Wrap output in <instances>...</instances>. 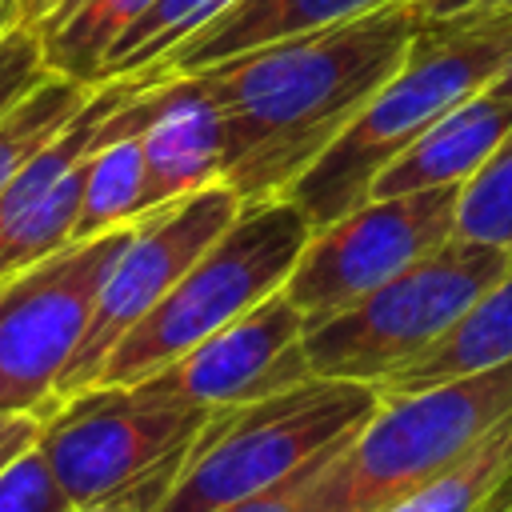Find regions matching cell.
<instances>
[{"mask_svg":"<svg viewBox=\"0 0 512 512\" xmlns=\"http://www.w3.org/2000/svg\"><path fill=\"white\" fill-rule=\"evenodd\" d=\"M16 20H24V8H20V0H12V4L0 12V32H4V28H12Z\"/></svg>","mask_w":512,"mask_h":512,"instance_id":"f546056e","label":"cell"},{"mask_svg":"<svg viewBox=\"0 0 512 512\" xmlns=\"http://www.w3.org/2000/svg\"><path fill=\"white\" fill-rule=\"evenodd\" d=\"M308 236L312 224L288 196L244 204L240 216L164 292V300L120 336L96 384H140L272 292H280Z\"/></svg>","mask_w":512,"mask_h":512,"instance_id":"5b68a950","label":"cell"},{"mask_svg":"<svg viewBox=\"0 0 512 512\" xmlns=\"http://www.w3.org/2000/svg\"><path fill=\"white\" fill-rule=\"evenodd\" d=\"M504 416H512V360L388 396L316 472L312 512H384L468 456Z\"/></svg>","mask_w":512,"mask_h":512,"instance_id":"277c9868","label":"cell"},{"mask_svg":"<svg viewBox=\"0 0 512 512\" xmlns=\"http://www.w3.org/2000/svg\"><path fill=\"white\" fill-rule=\"evenodd\" d=\"M348 436H352V432H348ZM348 436H344V440H348ZM344 440H336L328 452H320L312 464H304L292 480H284V484H276V488H268V492H260V496L236 500V504H228V508H216V512H312V480H316V472L332 460V452H336Z\"/></svg>","mask_w":512,"mask_h":512,"instance_id":"cb8c5ba5","label":"cell"},{"mask_svg":"<svg viewBox=\"0 0 512 512\" xmlns=\"http://www.w3.org/2000/svg\"><path fill=\"white\" fill-rule=\"evenodd\" d=\"M52 4H56V0H52Z\"/></svg>","mask_w":512,"mask_h":512,"instance_id":"d6a6232c","label":"cell"},{"mask_svg":"<svg viewBox=\"0 0 512 512\" xmlns=\"http://www.w3.org/2000/svg\"><path fill=\"white\" fill-rule=\"evenodd\" d=\"M416 36V0H396L192 72L220 112V180L240 204L284 196L408 60Z\"/></svg>","mask_w":512,"mask_h":512,"instance_id":"6da1fadb","label":"cell"},{"mask_svg":"<svg viewBox=\"0 0 512 512\" xmlns=\"http://www.w3.org/2000/svg\"><path fill=\"white\" fill-rule=\"evenodd\" d=\"M460 184L364 200L348 216L316 228L284 284L304 328L352 308L372 288L452 240Z\"/></svg>","mask_w":512,"mask_h":512,"instance_id":"9c48e42d","label":"cell"},{"mask_svg":"<svg viewBox=\"0 0 512 512\" xmlns=\"http://www.w3.org/2000/svg\"><path fill=\"white\" fill-rule=\"evenodd\" d=\"M8 4H12V0H0V12H4V8H8Z\"/></svg>","mask_w":512,"mask_h":512,"instance_id":"1f68e13d","label":"cell"},{"mask_svg":"<svg viewBox=\"0 0 512 512\" xmlns=\"http://www.w3.org/2000/svg\"><path fill=\"white\" fill-rule=\"evenodd\" d=\"M96 84L44 72L12 108L0 112V192L8 180L84 108Z\"/></svg>","mask_w":512,"mask_h":512,"instance_id":"ac0fdd59","label":"cell"},{"mask_svg":"<svg viewBox=\"0 0 512 512\" xmlns=\"http://www.w3.org/2000/svg\"><path fill=\"white\" fill-rule=\"evenodd\" d=\"M44 56H40V36L28 20H16L12 28L0 32V112L12 108L40 76H44Z\"/></svg>","mask_w":512,"mask_h":512,"instance_id":"603a6c76","label":"cell"},{"mask_svg":"<svg viewBox=\"0 0 512 512\" xmlns=\"http://www.w3.org/2000/svg\"><path fill=\"white\" fill-rule=\"evenodd\" d=\"M504 272L512 248L476 240H444L352 308L304 328L312 376L376 384L424 356Z\"/></svg>","mask_w":512,"mask_h":512,"instance_id":"8992f818","label":"cell"},{"mask_svg":"<svg viewBox=\"0 0 512 512\" xmlns=\"http://www.w3.org/2000/svg\"><path fill=\"white\" fill-rule=\"evenodd\" d=\"M140 132H120V136L100 132L96 136V148L84 164V192H80V216H76L72 240H88V236H100L108 228H120V224H132L136 216H144Z\"/></svg>","mask_w":512,"mask_h":512,"instance_id":"e0dca14e","label":"cell"},{"mask_svg":"<svg viewBox=\"0 0 512 512\" xmlns=\"http://www.w3.org/2000/svg\"><path fill=\"white\" fill-rule=\"evenodd\" d=\"M480 12H508V16H512V0H492V4L472 8V12H460V16H480ZM432 24H436V20H432Z\"/></svg>","mask_w":512,"mask_h":512,"instance_id":"4dcf8cb0","label":"cell"},{"mask_svg":"<svg viewBox=\"0 0 512 512\" xmlns=\"http://www.w3.org/2000/svg\"><path fill=\"white\" fill-rule=\"evenodd\" d=\"M308 376L312 368L304 356V316L280 288L176 356L156 376L140 380V388L204 408H232L296 388Z\"/></svg>","mask_w":512,"mask_h":512,"instance_id":"8fae6325","label":"cell"},{"mask_svg":"<svg viewBox=\"0 0 512 512\" xmlns=\"http://www.w3.org/2000/svg\"><path fill=\"white\" fill-rule=\"evenodd\" d=\"M508 472H512V416H504L468 456H460L452 468L424 480L416 492L388 504L384 512H476Z\"/></svg>","mask_w":512,"mask_h":512,"instance_id":"ffe728a7","label":"cell"},{"mask_svg":"<svg viewBox=\"0 0 512 512\" xmlns=\"http://www.w3.org/2000/svg\"><path fill=\"white\" fill-rule=\"evenodd\" d=\"M488 92H496V96H504V100H512V56L500 64V72L492 76V84H488Z\"/></svg>","mask_w":512,"mask_h":512,"instance_id":"83f0119b","label":"cell"},{"mask_svg":"<svg viewBox=\"0 0 512 512\" xmlns=\"http://www.w3.org/2000/svg\"><path fill=\"white\" fill-rule=\"evenodd\" d=\"M72 512H156V500L140 496V492H124L116 500H104V504H88V508H72Z\"/></svg>","mask_w":512,"mask_h":512,"instance_id":"484cf974","label":"cell"},{"mask_svg":"<svg viewBox=\"0 0 512 512\" xmlns=\"http://www.w3.org/2000/svg\"><path fill=\"white\" fill-rule=\"evenodd\" d=\"M40 428H44V416L0 412V472H4L20 452H28V448L40 440Z\"/></svg>","mask_w":512,"mask_h":512,"instance_id":"d4e9b609","label":"cell"},{"mask_svg":"<svg viewBox=\"0 0 512 512\" xmlns=\"http://www.w3.org/2000/svg\"><path fill=\"white\" fill-rule=\"evenodd\" d=\"M512 56V16L480 12L424 24L408 60L284 192L316 228L360 208L376 176L456 104L484 92Z\"/></svg>","mask_w":512,"mask_h":512,"instance_id":"7a4b0ae2","label":"cell"},{"mask_svg":"<svg viewBox=\"0 0 512 512\" xmlns=\"http://www.w3.org/2000/svg\"><path fill=\"white\" fill-rule=\"evenodd\" d=\"M384 4H396V0H236L208 28H200L192 40H184L180 48L160 56L152 68H144L136 80L192 76V72H204V68L232 60L240 52L368 16Z\"/></svg>","mask_w":512,"mask_h":512,"instance_id":"4fadbf2b","label":"cell"},{"mask_svg":"<svg viewBox=\"0 0 512 512\" xmlns=\"http://www.w3.org/2000/svg\"><path fill=\"white\" fill-rule=\"evenodd\" d=\"M156 0H56L32 28L40 36L44 68L68 80L96 84L108 48Z\"/></svg>","mask_w":512,"mask_h":512,"instance_id":"2e32d148","label":"cell"},{"mask_svg":"<svg viewBox=\"0 0 512 512\" xmlns=\"http://www.w3.org/2000/svg\"><path fill=\"white\" fill-rule=\"evenodd\" d=\"M76 504L60 488L52 464L32 444L0 472V512H72Z\"/></svg>","mask_w":512,"mask_h":512,"instance_id":"7402d4cb","label":"cell"},{"mask_svg":"<svg viewBox=\"0 0 512 512\" xmlns=\"http://www.w3.org/2000/svg\"><path fill=\"white\" fill-rule=\"evenodd\" d=\"M20 8H24V20H28V24H36V20L52 8V0H20Z\"/></svg>","mask_w":512,"mask_h":512,"instance_id":"f1b7e54d","label":"cell"},{"mask_svg":"<svg viewBox=\"0 0 512 512\" xmlns=\"http://www.w3.org/2000/svg\"><path fill=\"white\" fill-rule=\"evenodd\" d=\"M132 224L68 240L36 264L0 276V412L52 416L56 384L92 320L96 292Z\"/></svg>","mask_w":512,"mask_h":512,"instance_id":"52a82bcc","label":"cell"},{"mask_svg":"<svg viewBox=\"0 0 512 512\" xmlns=\"http://www.w3.org/2000/svg\"><path fill=\"white\" fill-rule=\"evenodd\" d=\"M452 236L512 248V128L488 152V160L460 184Z\"/></svg>","mask_w":512,"mask_h":512,"instance_id":"44dd1931","label":"cell"},{"mask_svg":"<svg viewBox=\"0 0 512 512\" xmlns=\"http://www.w3.org/2000/svg\"><path fill=\"white\" fill-rule=\"evenodd\" d=\"M240 208H244L240 196L224 180H216L200 192H188V196L160 204L132 220L128 244L112 260V268L96 292L92 320L56 384V408L96 384V376H100L108 352L120 344V336L164 300V292L240 216Z\"/></svg>","mask_w":512,"mask_h":512,"instance_id":"30bf717a","label":"cell"},{"mask_svg":"<svg viewBox=\"0 0 512 512\" xmlns=\"http://www.w3.org/2000/svg\"><path fill=\"white\" fill-rule=\"evenodd\" d=\"M236 0H156L144 16H136L124 36L108 48L96 84L104 80H128L140 76L144 68H152L160 56H168L172 48H180L184 40H192L200 28H208L224 8H232Z\"/></svg>","mask_w":512,"mask_h":512,"instance_id":"d6986e66","label":"cell"},{"mask_svg":"<svg viewBox=\"0 0 512 512\" xmlns=\"http://www.w3.org/2000/svg\"><path fill=\"white\" fill-rule=\"evenodd\" d=\"M508 128H512V100L488 88L468 96L376 176L368 200L464 184L488 160V152L508 136Z\"/></svg>","mask_w":512,"mask_h":512,"instance_id":"5bb4252c","label":"cell"},{"mask_svg":"<svg viewBox=\"0 0 512 512\" xmlns=\"http://www.w3.org/2000/svg\"><path fill=\"white\" fill-rule=\"evenodd\" d=\"M512 360V272H504L424 356L376 380L380 400L408 396L432 384H448L460 376H476Z\"/></svg>","mask_w":512,"mask_h":512,"instance_id":"9a60e30c","label":"cell"},{"mask_svg":"<svg viewBox=\"0 0 512 512\" xmlns=\"http://www.w3.org/2000/svg\"><path fill=\"white\" fill-rule=\"evenodd\" d=\"M376 404V384L308 376L264 400L216 408L188 444L156 512H216L260 496L356 432Z\"/></svg>","mask_w":512,"mask_h":512,"instance_id":"3957f363","label":"cell"},{"mask_svg":"<svg viewBox=\"0 0 512 512\" xmlns=\"http://www.w3.org/2000/svg\"><path fill=\"white\" fill-rule=\"evenodd\" d=\"M216 408L144 392L140 384H96L64 400L40 428L36 448L76 508L116 500L168 456L184 452Z\"/></svg>","mask_w":512,"mask_h":512,"instance_id":"ba28073f","label":"cell"},{"mask_svg":"<svg viewBox=\"0 0 512 512\" xmlns=\"http://www.w3.org/2000/svg\"><path fill=\"white\" fill-rule=\"evenodd\" d=\"M476 512H512V472L496 484V492H492Z\"/></svg>","mask_w":512,"mask_h":512,"instance_id":"4316f807","label":"cell"},{"mask_svg":"<svg viewBox=\"0 0 512 512\" xmlns=\"http://www.w3.org/2000/svg\"><path fill=\"white\" fill-rule=\"evenodd\" d=\"M144 144V212L220 180V112L196 76H164Z\"/></svg>","mask_w":512,"mask_h":512,"instance_id":"7c38bea8","label":"cell"}]
</instances>
